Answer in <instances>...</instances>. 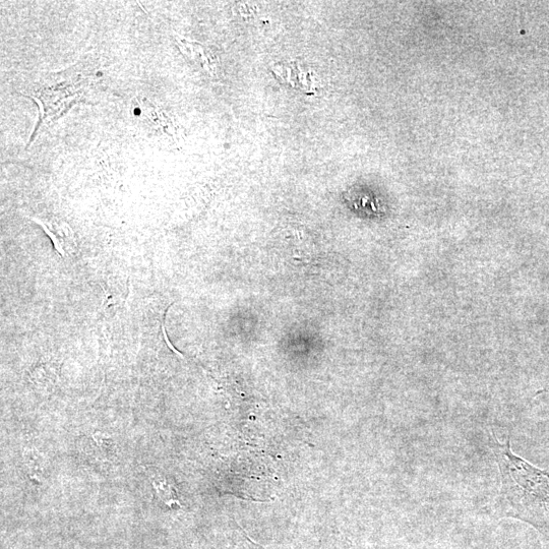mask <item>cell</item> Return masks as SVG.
Masks as SVG:
<instances>
[{"label": "cell", "mask_w": 549, "mask_h": 549, "mask_svg": "<svg viewBox=\"0 0 549 549\" xmlns=\"http://www.w3.org/2000/svg\"><path fill=\"white\" fill-rule=\"evenodd\" d=\"M492 449L500 468L503 515L537 528L549 525V467L539 469L516 456L510 439L503 444L494 438Z\"/></svg>", "instance_id": "6da1fadb"}, {"label": "cell", "mask_w": 549, "mask_h": 549, "mask_svg": "<svg viewBox=\"0 0 549 549\" xmlns=\"http://www.w3.org/2000/svg\"><path fill=\"white\" fill-rule=\"evenodd\" d=\"M51 238L55 250L60 256L66 257V249L75 244V235L68 223L57 218L30 217Z\"/></svg>", "instance_id": "277c9868"}, {"label": "cell", "mask_w": 549, "mask_h": 549, "mask_svg": "<svg viewBox=\"0 0 549 549\" xmlns=\"http://www.w3.org/2000/svg\"><path fill=\"white\" fill-rule=\"evenodd\" d=\"M133 116L151 134L167 139H174L176 131L168 114L147 97L138 96L131 108Z\"/></svg>", "instance_id": "3957f363"}, {"label": "cell", "mask_w": 549, "mask_h": 549, "mask_svg": "<svg viewBox=\"0 0 549 549\" xmlns=\"http://www.w3.org/2000/svg\"><path fill=\"white\" fill-rule=\"evenodd\" d=\"M153 485L155 490L158 493V496L168 505L170 503H175L174 496H172V491L170 490V486L165 480L157 479L153 481Z\"/></svg>", "instance_id": "8992f818"}, {"label": "cell", "mask_w": 549, "mask_h": 549, "mask_svg": "<svg viewBox=\"0 0 549 549\" xmlns=\"http://www.w3.org/2000/svg\"><path fill=\"white\" fill-rule=\"evenodd\" d=\"M96 78L93 65L84 61L64 71L44 74L23 94L39 109V119L27 148L54 122L85 101Z\"/></svg>", "instance_id": "7a4b0ae2"}, {"label": "cell", "mask_w": 549, "mask_h": 549, "mask_svg": "<svg viewBox=\"0 0 549 549\" xmlns=\"http://www.w3.org/2000/svg\"><path fill=\"white\" fill-rule=\"evenodd\" d=\"M178 47L183 55L191 61L192 65L200 69L202 72L213 75L216 68V61L210 50L204 45L189 41L176 35Z\"/></svg>", "instance_id": "5b68a950"}]
</instances>
